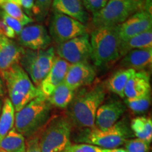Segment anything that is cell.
Wrapping results in <instances>:
<instances>
[{
  "label": "cell",
  "mask_w": 152,
  "mask_h": 152,
  "mask_svg": "<svg viewBox=\"0 0 152 152\" xmlns=\"http://www.w3.org/2000/svg\"><path fill=\"white\" fill-rule=\"evenodd\" d=\"M96 76L94 68L88 61L76 63L68 68L64 83L71 90L76 91L92 85Z\"/></svg>",
  "instance_id": "cell-13"
},
{
  "label": "cell",
  "mask_w": 152,
  "mask_h": 152,
  "mask_svg": "<svg viewBox=\"0 0 152 152\" xmlns=\"http://www.w3.org/2000/svg\"><path fill=\"white\" fill-rule=\"evenodd\" d=\"M152 62V48L134 49L127 53L121 61V68H130L137 71L149 68Z\"/></svg>",
  "instance_id": "cell-17"
},
{
  "label": "cell",
  "mask_w": 152,
  "mask_h": 152,
  "mask_svg": "<svg viewBox=\"0 0 152 152\" xmlns=\"http://www.w3.org/2000/svg\"><path fill=\"white\" fill-rule=\"evenodd\" d=\"M133 136L128 120L123 118L105 130H99L95 127L83 129L79 133L77 141L110 149L123 146L125 142Z\"/></svg>",
  "instance_id": "cell-5"
},
{
  "label": "cell",
  "mask_w": 152,
  "mask_h": 152,
  "mask_svg": "<svg viewBox=\"0 0 152 152\" xmlns=\"http://www.w3.org/2000/svg\"><path fill=\"white\" fill-rule=\"evenodd\" d=\"M75 92L68 87L64 82L55 89L47 98V100L52 106L61 109H66L73 100Z\"/></svg>",
  "instance_id": "cell-23"
},
{
  "label": "cell",
  "mask_w": 152,
  "mask_h": 152,
  "mask_svg": "<svg viewBox=\"0 0 152 152\" xmlns=\"http://www.w3.org/2000/svg\"><path fill=\"white\" fill-rule=\"evenodd\" d=\"M137 11L145 10L151 13V0H127Z\"/></svg>",
  "instance_id": "cell-33"
},
{
  "label": "cell",
  "mask_w": 152,
  "mask_h": 152,
  "mask_svg": "<svg viewBox=\"0 0 152 152\" xmlns=\"http://www.w3.org/2000/svg\"><path fill=\"white\" fill-rule=\"evenodd\" d=\"M136 71L130 68H121L109 77L104 86L106 90L117 94L121 98H125L124 90L127 83Z\"/></svg>",
  "instance_id": "cell-20"
},
{
  "label": "cell",
  "mask_w": 152,
  "mask_h": 152,
  "mask_svg": "<svg viewBox=\"0 0 152 152\" xmlns=\"http://www.w3.org/2000/svg\"><path fill=\"white\" fill-rule=\"evenodd\" d=\"M6 1H11V2H12V1H11V0H0V4L4 2H6Z\"/></svg>",
  "instance_id": "cell-41"
},
{
  "label": "cell",
  "mask_w": 152,
  "mask_h": 152,
  "mask_svg": "<svg viewBox=\"0 0 152 152\" xmlns=\"http://www.w3.org/2000/svg\"><path fill=\"white\" fill-rule=\"evenodd\" d=\"M70 66L69 63L56 56L52 68L38 87L40 94L48 98L55 89L64 83Z\"/></svg>",
  "instance_id": "cell-15"
},
{
  "label": "cell",
  "mask_w": 152,
  "mask_h": 152,
  "mask_svg": "<svg viewBox=\"0 0 152 152\" xmlns=\"http://www.w3.org/2000/svg\"><path fill=\"white\" fill-rule=\"evenodd\" d=\"M151 102V93L141 97L134 99L125 98L124 103L131 111L135 113H144L149 109Z\"/></svg>",
  "instance_id": "cell-27"
},
{
  "label": "cell",
  "mask_w": 152,
  "mask_h": 152,
  "mask_svg": "<svg viewBox=\"0 0 152 152\" xmlns=\"http://www.w3.org/2000/svg\"><path fill=\"white\" fill-rule=\"evenodd\" d=\"M150 144L140 139H129L123 144L124 149L128 152H149Z\"/></svg>",
  "instance_id": "cell-28"
},
{
  "label": "cell",
  "mask_w": 152,
  "mask_h": 152,
  "mask_svg": "<svg viewBox=\"0 0 152 152\" xmlns=\"http://www.w3.org/2000/svg\"><path fill=\"white\" fill-rule=\"evenodd\" d=\"M135 12L127 0H109L103 8L93 14L92 24L94 29L119 26Z\"/></svg>",
  "instance_id": "cell-8"
},
{
  "label": "cell",
  "mask_w": 152,
  "mask_h": 152,
  "mask_svg": "<svg viewBox=\"0 0 152 152\" xmlns=\"http://www.w3.org/2000/svg\"><path fill=\"white\" fill-rule=\"evenodd\" d=\"M52 106L42 95L15 113L14 128L24 137H32L42 130L51 118Z\"/></svg>",
  "instance_id": "cell-2"
},
{
  "label": "cell",
  "mask_w": 152,
  "mask_h": 152,
  "mask_svg": "<svg viewBox=\"0 0 152 152\" xmlns=\"http://www.w3.org/2000/svg\"><path fill=\"white\" fill-rule=\"evenodd\" d=\"M3 100L1 99V97H0V115H1V109H2V106H3Z\"/></svg>",
  "instance_id": "cell-39"
},
{
  "label": "cell",
  "mask_w": 152,
  "mask_h": 152,
  "mask_svg": "<svg viewBox=\"0 0 152 152\" xmlns=\"http://www.w3.org/2000/svg\"><path fill=\"white\" fill-rule=\"evenodd\" d=\"M11 1H12V2L16 3V4H18V5L20 6V0H11ZM20 7H21V6H20Z\"/></svg>",
  "instance_id": "cell-40"
},
{
  "label": "cell",
  "mask_w": 152,
  "mask_h": 152,
  "mask_svg": "<svg viewBox=\"0 0 152 152\" xmlns=\"http://www.w3.org/2000/svg\"><path fill=\"white\" fill-rule=\"evenodd\" d=\"M131 130L137 139L151 143L152 140V121L151 118L139 116L131 121Z\"/></svg>",
  "instance_id": "cell-24"
},
{
  "label": "cell",
  "mask_w": 152,
  "mask_h": 152,
  "mask_svg": "<svg viewBox=\"0 0 152 152\" xmlns=\"http://www.w3.org/2000/svg\"><path fill=\"white\" fill-rule=\"evenodd\" d=\"M52 11L71 17L81 23L88 21L89 16L83 0H52Z\"/></svg>",
  "instance_id": "cell-18"
},
{
  "label": "cell",
  "mask_w": 152,
  "mask_h": 152,
  "mask_svg": "<svg viewBox=\"0 0 152 152\" xmlns=\"http://www.w3.org/2000/svg\"><path fill=\"white\" fill-rule=\"evenodd\" d=\"M119 26L95 28L91 33L90 58L97 67L109 66L120 58Z\"/></svg>",
  "instance_id": "cell-3"
},
{
  "label": "cell",
  "mask_w": 152,
  "mask_h": 152,
  "mask_svg": "<svg viewBox=\"0 0 152 152\" xmlns=\"http://www.w3.org/2000/svg\"><path fill=\"white\" fill-rule=\"evenodd\" d=\"M72 125L66 115L51 118L38 135L42 152H66L71 145Z\"/></svg>",
  "instance_id": "cell-6"
},
{
  "label": "cell",
  "mask_w": 152,
  "mask_h": 152,
  "mask_svg": "<svg viewBox=\"0 0 152 152\" xmlns=\"http://www.w3.org/2000/svg\"><path fill=\"white\" fill-rule=\"evenodd\" d=\"M126 111V106L121 100H110L102 104L96 113L94 127L99 130H107L115 125Z\"/></svg>",
  "instance_id": "cell-14"
},
{
  "label": "cell",
  "mask_w": 152,
  "mask_h": 152,
  "mask_svg": "<svg viewBox=\"0 0 152 152\" xmlns=\"http://www.w3.org/2000/svg\"><path fill=\"white\" fill-rule=\"evenodd\" d=\"M151 13L145 10L138 11L131 15L119 26V36L121 41L151 30Z\"/></svg>",
  "instance_id": "cell-12"
},
{
  "label": "cell",
  "mask_w": 152,
  "mask_h": 152,
  "mask_svg": "<svg viewBox=\"0 0 152 152\" xmlns=\"http://www.w3.org/2000/svg\"><path fill=\"white\" fill-rule=\"evenodd\" d=\"M17 42L24 49L39 50L51 47L52 40L43 25L29 24L24 26L17 35Z\"/></svg>",
  "instance_id": "cell-11"
},
{
  "label": "cell",
  "mask_w": 152,
  "mask_h": 152,
  "mask_svg": "<svg viewBox=\"0 0 152 152\" xmlns=\"http://www.w3.org/2000/svg\"><path fill=\"white\" fill-rule=\"evenodd\" d=\"M4 94V90L3 82L1 80V77H0V97L3 96Z\"/></svg>",
  "instance_id": "cell-38"
},
{
  "label": "cell",
  "mask_w": 152,
  "mask_h": 152,
  "mask_svg": "<svg viewBox=\"0 0 152 152\" xmlns=\"http://www.w3.org/2000/svg\"><path fill=\"white\" fill-rule=\"evenodd\" d=\"M109 0H83L85 10L94 14L102 9L106 4Z\"/></svg>",
  "instance_id": "cell-31"
},
{
  "label": "cell",
  "mask_w": 152,
  "mask_h": 152,
  "mask_svg": "<svg viewBox=\"0 0 152 152\" xmlns=\"http://www.w3.org/2000/svg\"><path fill=\"white\" fill-rule=\"evenodd\" d=\"M23 50L16 42L0 35V73L19 64Z\"/></svg>",
  "instance_id": "cell-16"
},
{
  "label": "cell",
  "mask_w": 152,
  "mask_h": 152,
  "mask_svg": "<svg viewBox=\"0 0 152 152\" xmlns=\"http://www.w3.org/2000/svg\"><path fill=\"white\" fill-rule=\"evenodd\" d=\"M105 96L106 89L101 83L76 90L73 100L66 109L65 115L72 127L94 128L96 111L103 104Z\"/></svg>",
  "instance_id": "cell-1"
},
{
  "label": "cell",
  "mask_w": 152,
  "mask_h": 152,
  "mask_svg": "<svg viewBox=\"0 0 152 152\" xmlns=\"http://www.w3.org/2000/svg\"><path fill=\"white\" fill-rule=\"evenodd\" d=\"M26 139L14 128L0 140V152H26Z\"/></svg>",
  "instance_id": "cell-22"
},
{
  "label": "cell",
  "mask_w": 152,
  "mask_h": 152,
  "mask_svg": "<svg viewBox=\"0 0 152 152\" xmlns=\"http://www.w3.org/2000/svg\"><path fill=\"white\" fill-rule=\"evenodd\" d=\"M102 152H128L124 148H115V149H102Z\"/></svg>",
  "instance_id": "cell-37"
},
{
  "label": "cell",
  "mask_w": 152,
  "mask_h": 152,
  "mask_svg": "<svg viewBox=\"0 0 152 152\" xmlns=\"http://www.w3.org/2000/svg\"><path fill=\"white\" fill-rule=\"evenodd\" d=\"M52 0H35L33 16H36L39 20H42L48 14L52 6Z\"/></svg>",
  "instance_id": "cell-29"
},
{
  "label": "cell",
  "mask_w": 152,
  "mask_h": 152,
  "mask_svg": "<svg viewBox=\"0 0 152 152\" xmlns=\"http://www.w3.org/2000/svg\"><path fill=\"white\" fill-rule=\"evenodd\" d=\"M55 52L57 56L70 64L88 61L91 57L90 35L87 33L64 43L57 45Z\"/></svg>",
  "instance_id": "cell-10"
},
{
  "label": "cell",
  "mask_w": 152,
  "mask_h": 152,
  "mask_svg": "<svg viewBox=\"0 0 152 152\" xmlns=\"http://www.w3.org/2000/svg\"><path fill=\"white\" fill-rule=\"evenodd\" d=\"M87 33V27L71 17L52 11L49 23V35L56 45L64 43Z\"/></svg>",
  "instance_id": "cell-9"
},
{
  "label": "cell",
  "mask_w": 152,
  "mask_h": 152,
  "mask_svg": "<svg viewBox=\"0 0 152 152\" xmlns=\"http://www.w3.org/2000/svg\"><path fill=\"white\" fill-rule=\"evenodd\" d=\"M152 48V30L141 33L120 42V58L134 49Z\"/></svg>",
  "instance_id": "cell-21"
},
{
  "label": "cell",
  "mask_w": 152,
  "mask_h": 152,
  "mask_svg": "<svg viewBox=\"0 0 152 152\" xmlns=\"http://www.w3.org/2000/svg\"><path fill=\"white\" fill-rule=\"evenodd\" d=\"M1 18L3 19L4 21L8 25L11 29L14 30V33H16V36L20 33V31H21L22 29L24 27L20 22H18V20H16V19H14V18H12V17L9 16L8 14H7L5 12H4V11L1 13Z\"/></svg>",
  "instance_id": "cell-32"
},
{
  "label": "cell",
  "mask_w": 152,
  "mask_h": 152,
  "mask_svg": "<svg viewBox=\"0 0 152 152\" xmlns=\"http://www.w3.org/2000/svg\"><path fill=\"white\" fill-rule=\"evenodd\" d=\"M0 7L4 12L20 22L23 26H27L33 22V19L28 16L23 10L20 5L11 1H6L0 4Z\"/></svg>",
  "instance_id": "cell-26"
},
{
  "label": "cell",
  "mask_w": 152,
  "mask_h": 152,
  "mask_svg": "<svg viewBox=\"0 0 152 152\" xmlns=\"http://www.w3.org/2000/svg\"><path fill=\"white\" fill-rule=\"evenodd\" d=\"M55 57L56 52L54 47L39 50L24 49L19 65L28 74L33 84L38 87L52 68Z\"/></svg>",
  "instance_id": "cell-7"
},
{
  "label": "cell",
  "mask_w": 152,
  "mask_h": 152,
  "mask_svg": "<svg viewBox=\"0 0 152 152\" xmlns=\"http://www.w3.org/2000/svg\"><path fill=\"white\" fill-rule=\"evenodd\" d=\"M0 73L5 82L9 99L16 112L40 95L38 87L33 84L19 64H14Z\"/></svg>",
  "instance_id": "cell-4"
},
{
  "label": "cell",
  "mask_w": 152,
  "mask_h": 152,
  "mask_svg": "<svg viewBox=\"0 0 152 152\" xmlns=\"http://www.w3.org/2000/svg\"><path fill=\"white\" fill-rule=\"evenodd\" d=\"M66 152H102V148L86 143L71 144Z\"/></svg>",
  "instance_id": "cell-30"
},
{
  "label": "cell",
  "mask_w": 152,
  "mask_h": 152,
  "mask_svg": "<svg viewBox=\"0 0 152 152\" xmlns=\"http://www.w3.org/2000/svg\"><path fill=\"white\" fill-rule=\"evenodd\" d=\"M26 142V152H42L40 147L39 146V138L38 135L32 137Z\"/></svg>",
  "instance_id": "cell-34"
},
{
  "label": "cell",
  "mask_w": 152,
  "mask_h": 152,
  "mask_svg": "<svg viewBox=\"0 0 152 152\" xmlns=\"http://www.w3.org/2000/svg\"><path fill=\"white\" fill-rule=\"evenodd\" d=\"M151 93L150 76L147 71L136 72L129 79L124 90L126 99L141 97Z\"/></svg>",
  "instance_id": "cell-19"
},
{
  "label": "cell",
  "mask_w": 152,
  "mask_h": 152,
  "mask_svg": "<svg viewBox=\"0 0 152 152\" xmlns=\"http://www.w3.org/2000/svg\"><path fill=\"white\" fill-rule=\"evenodd\" d=\"M14 107L9 98H6L3 102L2 109L0 115V140L7 135L14 128Z\"/></svg>",
  "instance_id": "cell-25"
},
{
  "label": "cell",
  "mask_w": 152,
  "mask_h": 152,
  "mask_svg": "<svg viewBox=\"0 0 152 152\" xmlns=\"http://www.w3.org/2000/svg\"><path fill=\"white\" fill-rule=\"evenodd\" d=\"M20 2L24 12L28 16H33L34 7H35V0H20Z\"/></svg>",
  "instance_id": "cell-36"
},
{
  "label": "cell",
  "mask_w": 152,
  "mask_h": 152,
  "mask_svg": "<svg viewBox=\"0 0 152 152\" xmlns=\"http://www.w3.org/2000/svg\"><path fill=\"white\" fill-rule=\"evenodd\" d=\"M0 35H2L11 39L16 37L14 30L4 21L1 18H0Z\"/></svg>",
  "instance_id": "cell-35"
}]
</instances>
